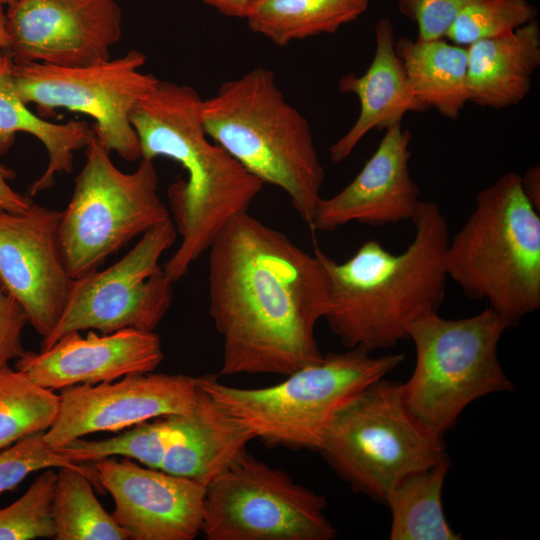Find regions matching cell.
<instances>
[{
	"label": "cell",
	"instance_id": "obj_29",
	"mask_svg": "<svg viewBox=\"0 0 540 540\" xmlns=\"http://www.w3.org/2000/svg\"><path fill=\"white\" fill-rule=\"evenodd\" d=\"M537 10L527 0H469L460 10L445 38L468 47L496 38L536 20Z\"/></svg>",
	"mask_w": 540,
	"mask_h": 540
},
{
	"label": "cell",
	"instance_id": "obj_24",
	"mask_svg": "<svg viewBox=\"0 0 540 540\" xmlns=\"http://www.w3.org/2000/svg\"><path fill=\"white\" fill-rule=\"evenodd\" d=\"M370 0H253L248 27L277 46L320 34L335 33L357 20Z\"/></svg>",
	"mask_w": 540,
	"mask_h": 540
},
{
	"label": "cell",
	"instance_id": "obj_39",
	"mask_svg": "<svg viewBox=\"0 0 540 540\" xmlns=\"http://www.w3.org/2000/svg\"><path fill=\"white\" fill-rule=\"evenodd\" d=\"M1 59H2V54L0 53V62H1Z\"/></svg>",
	"mask_w": 540,
	"mask_h": 540
},
{
	"label": "cell",
	"instance_id": "obj_30",
	"mask_svg": "<svg viewBox=\"0 0 540 540\" xmlns=\"http://www.w3.org/2000/svg\"><path fill=\"white\" fill-rule=\"evenodd\" d=\"M55 469H43L20 498L0 508V540L54 538Z\"/></svg>",
	"mask_w": 540,
	"mask_h": 540
},
{
	"label": "cell",
	"instance_id": "obj_22",
	"mask_svg": "<svg viewBox=\"0 0 540 540\" xmlns=\"http://www.w3.org/2000/svg\"><path fill=\"white\" fill-rule=\"evenodd\" d=\"M0 62V155L8 152L17 132L36 137L46 148L48 165L43 174L29 187V196L48 190L57 173H71L74 152L85 149L91 126L86 121H69L64 124L44 120L29 110L18 94L10 55L1 52Z\"/></svg>",
	"mask_w": 540,
	"mask_h": 540
},
{
	"label": "cell",
	"instance_id": "obj_25",
	"mask_svg": "<svg viewBox=\"0 0 540 540\" xmlns=\"http://www.w3.org/2000/svg\"><path fill=\"white\" fill-rule=\"evenodd\" d=\"M449 469L448 457L398 482L385 503L391 511V540H459L448 524L442 490Z\"/></svg>",
	"mask_w": 540,
	"mask_h": 540
},
{
	"label": "cell",
	"instance_id": "obj_4",
	"mask_svg": "<svg viewBox=\"0 0 540 540\" xmlns=\"http://www.w3.org/2000/svg\"><path fill=\"white\" fill-rule=\"evenodd\" d=\"M207 136L264 184L282 189L309 226L325 172L308 120L264 67L224 82L201 102Z\"/></svg>",
	"mask_w": 540,
	"mask_h": 540
},
{
	"label": "cell",
	"instance_id": "obj_15",
	"mask_svg": "<svg viewBox=\"0 0 540 540\" xmlns=\"http://www.w3.org/2000/svg\"><path fill=\"white\" fill-rule=\"evenodd\" d=\"M59 219V211L35 203L22 213L0 208V288L42 339L56 327L72 283L58 247Z\"/></svg>",
	"mask_w": 540,
	"mask_h": 540
},
{
	"label": "cell",
	"instance_id": "obj_17",
	"mask_svg": "<svg viewBox=\"0 0 540 540\" xmlns=\"http://www.w3.org/2000/svg\"><path fill=\"white\" fill-rule=\"evenodd\" d=\"M163 357L161 340L154 331L127 328L97 334L89 330L86 336L75 331L47 349L25 350L14 368L35 384L54 391L153 372Z\"/></svg>",
	"mask_w": 540,
	"mask_h": 540
},
{
	"label": "cell",
	"instance_id": "obj_14",
	"mask_svg": "<svg viewBox=\"0 0 540 540\" xmlns=\"http://www.w3.org/2000/svg\"><path fill=\"white\" fill-rule=\"evenodd\" d=\"M14 63L77 67L109 60L122 35L117 0H15L6 12Z\"/></svg>",
	"mask_w": 540,
	"mask_h": 540
},
{
	"label": "cell",
	"instance_id": "obj_9",
	"mask_svg": "<svg viewBox=\"0 0 540 540\" xmlns=\"http://www.w3.org/2000/svg\"><path fill=\"white\" fill-rule=\"evenodd\" d=\"M85 155L57 227L60 255L71 279L97 271L135 237L171 219L158 195L153 160L141 158L134 172H122L92 127Z\"/></svg>",
	"mask_w": 540,
	"mask_h": 540
},
{
	"label": "cell",
	"instance_id": "obj_31",
	"mask_svg": "<svg viewBox=\"0 0 540 540\" xmlns=\"http://www.w3.org/2000/svg\"><path fill=\"white\" fill-rule=\"evenodd\" d=\"M81 465L50 448L43 440V432L28 435L0 450V494L16 488L31 473Z\"/></svg>",
	"mask_w": 540,
	"mask_h": 540
},
{
	"label": "cell",
	"instance_id": "obj_23",
	"mask_svg": "<svg viewBox=\"0 0 540 540\" xmlns=\"http://www.w3.org/2000/svg\"><path fill=\"white\" fill-rule=\"evenodd\" d=\"M395 49L418 100L427 109L456 119L468 103L467 47L445 38L420 41L401 37Z\"/></svg>",
	"mask_w": 540,
	"mask_h": 540
},
{
	"label": "cell",
	"instance_id": "obj_1",
	"mask_svg": "<svg viewBox=\"0 0 540 540\" xmlns=\"http://www.w3.org/2000/svg\"><path fill=\"white\" fill-rule=\"evenodd\" d=\"M209 251V311L223 338L221 375L286 376L323 357L315 326L329 286L314 253L248 211L229 220Z\"/></svg>",
	"mask_w": 540,
	"mask_h": 540
},
{
	"label": "cell",
	"instance_id": "obj_28",
	"mask_svg": "<svg viewBox=\"0 0 540 540\" xmlns=\"http://www.w3.org/2000/svg\"><path fill=\"white\" fill-rule=\"evenodd\" d=\"M173 426V415L158 417L132 426L114 437L101 440L76 439L56 451L76 464L122 456L159 469Z\"/></svg>",
	"mask_w": 540,
	"mask_h": 540
},
{
	"label": "cell",
	"instance_id": "obj_33",
	"mask_svg": "<svg viewBox=\"0 0 540 540\" xmlns=\"http://www.w3.org/2000/svg\"><path fill=\"white\" fill-rule=\"evenodd\" d=\"M28 324L21 306L0 288V367L24 352L22 332Z\"/></svg>",
	"mask_w": 540,
	"mask_h": 540
},
{
	"label": "cell",
	"instance_id": "obj_32",
	"mask_svg": "<svg viewBox=\"0 0 540 540\" xmlns=\"http://www.w3.org/2000/svg\"><path fill=\"white\" fill-rule=\"evenodd\" d=\"M469 0H396L400 13L418 29L417 40L445 38L454 19Z\"/></svg>",
	"mask_w": 540,
	"mask_h": 540
},
{
	"label": "cell",
	"instance_id": "obj_12",
	"mask_svg": "<svg viewBox=\"0 0 540 540\" xmlns=\"http://www.w3.org/2000/svg\"><path fill=\"white\" fill-rule=\"evenodd\" d=\"M177 230L172 219L144 233L137 244L105 270L72 279L63 313L42 339L40 350L70 332L102 334L132 328L154 331L173 299V281L159 265Z\"/></svg>",
	"mask_w": 540,
	"mask_h": 540
},
{
	"label": "cell",
	"instance_id": "obj_18",
	"mask_svg": "<svg viewBox=\"0 0 540 540\" xmlns=\"http://www.w3.org/2000/svg\"><path fill=\"white\" fill-rule=\"evenodd\" d=\"M410 142L401 123L386 128L356 177L337 194L321 197L309 228L334 231L351 222L380 226L411 221L421 200L409 168Z\"/></svg>",
	"mask_w": 540,
	"mask_h": 540
},
{
	"label": "cell",
	"instance_id": "obj_19",
	"mask_svg": "<svg viewBox=\"0 0 540 540\" xmlns=\"http://www.w3.org/2000/svg\"><path fill=\"white\" fill-rule=\"evenodd\" d=\"M375 53L366 72H350L338 81L342 93L353 94L360 104L353 126L329 149L330 160L341 163L372 130H385L400 124L405 114L427 108L415 96L395 44V30L388 17L378 20L374 28Z\"/></svg>",
	"mask_w": 540,
	"mask_h": 540
},
{
	"label": "cell",
	"instance_id": "obj_10",
	"mask_svg": "<svg viewBox=\"0 0 540 540\" xmlns=\"http://www.w3.org/2000/svg\"><path fill=\"white\" fill-rule=\"evenodd\" d=\"M324 497L246 449L206 485L201 533L208 540H331Z\"/></svg>",
	"mask_w": 540,
	"mask_h": 540
},
{
	"label": "cell",
	"instance_id": "obj_6",
	"mask_svg": "<svg viewBox=\"0 0 540 540\" xmlns=\"http://www.w3.org/2000/svg\"><path fill=\"white\" fill-rule=\"evenodd\" d=\"M403 360L401 353L374 357L357 347L323 356L268 387H234L215 374L195 381L254 439L268 446L318 451L337 413Z\"/></svg>",
	"mask_w": 540,
	"mask_h": 540
},
{
	"label": "cell",
	"instance_id": "obj_2",
	"mask_svg": "<svg viewBox=\"0 0 540 540\" xmlns=\"http://www.w3.org/2000/svg\"><path fill=\"white\" fill-rule=\"evenodd\" d=\"M411 221L413 239L400 253L371 239L337 262L315 245L329 286L323 319L347 349L393 347L408 338L413 322L438 312L447 280V221L428 201H421Z\"/></svg>",
	"mask_w": 540,
	"mask_h": 540
},
{
	"label": "cell",
	"instance_id": "obj_34",
	"mask_svg": "<svg viewBox=\"0 0 540 540\" xmlns=\"http://www.w3.org/2000/svg\"><path fill=\"white\" fill-rule=\"evenodd\" d=\"M14 178V171L0 164V208L12 213H22L34 202L30 196H24L11 188L8 181Z\"/></svg>",
	"mask_w": 540,
	"mask_h": 540
},
{
	"label": "cell",
	"instance_id": "obj_5",
	"mask_svg": "<svg viewBox=\"0 0 540 540\" xmlns=\"http://www.w3.org/2000/svg\"><path fill=\"white\" fill-rule=\"evenodd\" d=\"M540 212L510 171L482 189L475 207L449 239L447 278L509 327L540 307Z\"/></svg>",
	"mask_w": 540,
	"mask_h": 540
},
{
	"label": "cell",
	"instance_id": "obj_27",
	"mask_svg": "<svg viewBox=\"0 0 540 540\" xmlns=\"http://www.w3.org/2000/svg\"><path fill=\"white\" fill-rule=\"evenodd\" d=\"M59 395L43 388L10 365L0 367V450L45 432L53 423Z\"/></svg>",
	"mask_w": 540,
	"mask_h": 540
},
{
	"label": "cell",
	"instance_id": "obj_36",
	"mask_svg": "<svg viewBox=\"0 0 540 540\" xmlns=\"http://www.w3.org/2000/svg\"><path fill=\"white\" fill-rule=\"evenodd\" d=\"M220 13L237 18H245L253 0H203Z\"/></svg>",
	"mask_w": 540,
	"mask_h": 540
},
{
	"label": "cell",
	"instance_id": "obj_13",
	"mask_svg": "<svg viewBox=\"0 0 540 540\" xmlns=\"http://www.w3.org/2000/svg\"><path fill=\"white\" fill-rule=\"evenodd\" d=\"M60 391L56 417L43 432V440L54 450L92 433L115 432L154 418L189 413L199 388L189 375L148 372Z\"/></svg>",
	"mask_w": 540,
	"mask_h": 540
},
{
	"label": "cell",
	"instance_id": "obj_21",
	"mask_svg": "<svg viewBox=\"0 0 540 540\" xmlns=\"http://www.w3.org/2000/svg\"><path fill=\"white\" fill-rule=\"evenodd\" d=\"M468 102L504 109L529 94L540 65V27L534 20L505 35L467 47Z\"/></svg>",
	"mask_w": 540,
	"mask_h": 540
},
{
	"label": "cell",
	"instance_id": "obj_20",
	"mask_svg": "<svg viewBox=\"0 0 540 540\" xmlns=\"http://www.w3.org/2000/svg\"><path fill=\"white\" fill-rule=\"evenodd\" d=\"M253 439L248 429L199 388L194 409L174 415L159 470L207 485Z\"/></svg>",
	"mask_w": 540,
	"mask_h": 540
},
{
	"label": "cell",
	"instance_id": "obj_8",
	"mask_svg": "<svg viewBox=\"0 0 540 540\" xmlns=\"http://www.w3.org/2000/svg\"><path fill=\"white\" fill-rule=\"evenodd\" d=\"M318 451L352 489L380 502L403 478L447 457L443 437L409 412L403 383L385 378L337 413Z\"/></svg>",
	"mask_w": 540,
	"mask_h": 540
},
{
	"label": "cell",
	"instance_id": "obj_7",
	"mask_svg": "<svg viewBox=\"0 0 540 540\" xmlns=\"http://www.w3.org/2000/svg\"><path fill=\"white\" fill-rule=\"evenodd\" d=\"M507 328V322L488 307L459 319L436 312L410 325L415 366L403 384V395L409 412L424 428L443 437L470 403L514 389L498 358V344Z\"/></svg>",
	"mask_w": 540,
	"mask_h": 540
},
{
	"label": "cell",
	"instance_id": "obj_37",
	"mask_svg": "<svg viewBox=\"0 0 540 540\" xmlns=\"http://www.w3.org/2000/svg\"><path fill=\"white\" fill-rule=\"evenodd\" d=\"M3 6L0 5V51H7L9 48L10 40L7 30V18L6 13L3 11Z\"/></svg>",
	"mask_w": 540,
	"mask_h": 540
},
{
	"label": "cell",
	"instance_id": "obj_35",
	"mask_svg": "<svg viewBox=\"0 0 540 540\" xmlns=\"http://www.w3.org/2000/svg\"><path fill=\"white\" fill-rule=\"evenodd\" d=\"M521 186L523 193L533 205V207L540 212V166L539 164L533 165L526 170L523 176H521Z\"/></svg>",
	"mask_w": 540,
	"mask_h": 540
},
{
	"label": "cell",
	"instance_id": "obj_3",
	"mask_svg": "<svg viewBox=\"0 0 540 540\" xmlns=\"http://www.w3.org/2000/svg\"><path fill=\"white\" fill-rule=\"evenodd\" d=\"M202 98L191 86L160 81L130 114L142 158L178 162L187 179L167 191L181 243L163 270L175 283L235 215L247 212L264 183L206 134Z\"/></svg>",
	"mask_w": 540,
	"mask_h": 540
},
{
	"label": "cell",
	"instance_id": "obj_38",
	"mask_svg": "<svg viewBox=\"0 0 540 540\" xmlns=\"http://www.w3.org/2000/svg\"><path fill=\"white\" fill-rule=\"evenodd\" d=\"M15 0H0V5L3 6V5H10L11 3H13Z\"/></svg>",
	"mask_w": 540,
	"mask_h": 540
},
{
	"label": "cell",
	"instance_id": "obj_11",
	"mask_svg": "<svg viewBox=\"0 0 540 540\" xmlns=\"http://www.w3.org/2000/svg\"><path fill=\"white\" fill-rule=\"evenodd\" d=\"M145 62L142 52L129 50L116 59L77 67L13 62L12 75L26 104L37 105L42 115L66 109L93 118L91 127L109 153L137 161L142 153L130 114L160 82L139 70Z\"/></svg>",
	"mask_w": 540,
	"mask_h": 540
},
{
	"label": "cell",
	"instance_id": "obj_16",
	"mask_svg": "<svg viewBox=\"0 0 540 540\" xmlns=\"http://www.w3.org/2000/svg\"><path fill=\"white\" fill-rule=\"evenodd\" d=\"M92 464L114 501L112 516L129 540H193L201 533L203 483L128 458Z\"/></svg>",
	"mask_w": 540,
	"mask_h": 540
},
{
	"label": "cell",
	"instance_id": "obj_26",
	"mask_svg": "<svg viewBox=\"0 0 540 540\" xmlns=\"http://www.w3.org/2000/svg\"><path fill=\"white\" fill-rule=\"evenodd\" d=\"M52 504L56 540H129L95 496L102 489L92 464L60 467Z\"/></svg>",
	"mask_w": 540,
	"mask_h": 540
}]
</instances>
